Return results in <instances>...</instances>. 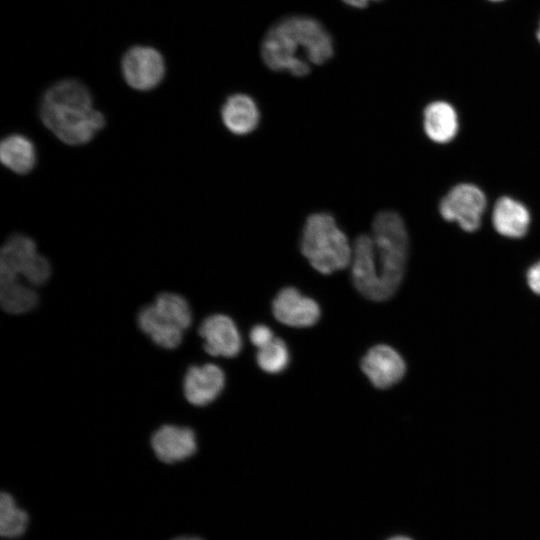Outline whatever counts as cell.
Returning <instances> with one entry per match:
<instances>
[{
	"instance_id": "cell-1",
	"label": "cell",
	"mask_w": 540,
	"mask_h": 540,
	"mask_svg": "<svg viewBox=\"0 0 540 540\" xmlns=\"http://www.w3.org/2000/svg\"><path fill=\"white\" fill-rule=\"evenodd\" d=\"M408 234L393 211L376 215L370 235L358 236L352 246L351 275L358 292L372 301H385L398 290L408 259Z\"/></svg>"
},
{
	"instance_id": "cell-2",
	"label": "cell",
	"mask_w": 540,
	"mask_h": 540,
	"mask_svg": "<svg viewBox=\"0 0 540 540\" xmlns=\"http://www.w3.org/2000/svg\"><path fill=\"white\" fill-rule=\"evenodd\" d=\"M333 48L330 34L317 20L294 16L280 21L268 31L261 55L271 70L304 76L310 71V64L328 61Z\"/></svg>"
},
{
	"instance_id": "cell-3",
	"label": "cell",
	"mask_w": 540,
	"mask_h": 540,
	"mask_svg": "<svg viewBox=\"0 0 540 540\" xmlns=\"http://www.w3.org/2000/svg\"><path fill=\"white\" fill-rule=\"evenodd\" d=\"M43 124L63 143L83 145L104 127V115L93 108L88 88L78 80L65 79L52 85L40 102Z\"/></svg>"
},
{
	"instance_id": "cell-4",
	"label": "cell",
	"mask_w": 540,
	"mask_h": 540,
	"mask_svg": "<svg viewBox=\"0 0 540 540\" xmlns=\"http://www.w3.org/2000/svg\"><path fill=\"white\" fill-rule=\"evenodd\" d=\"M300 249L310 265L322 274L334 273L351 264L352 246L328 213H314L307 218Z\"/></svg>"
},
{
	"instance_id": "cell-5",
	"label": "cell",
	"mask_w": 540,
	"mask_h": 540,
	"mask_svg": "<svg viewBox=\"0 0 540 540\" xmlns=\"http://www.w3.org/2000/svg\"><path fill=\"white\" fill-rule=\"evenodd\" d=\"M486 208V197L482 190L469 183L454 186L441 200L439 212L447 221H456L467 231H476Z\"/></svg>"
},
{
	"instance_id": "cell-6",
	"label": "cell",
	"mask_w": 540,
	"mask_h": 540,
	"mask_svg": "<svg viewBox=\"0 0 540 540\" xmlns=\"http://www.w3.org/2000/svg\"><path fill=\"white\" fill-rule=\"evenodd\" d=\"M122 75L133 89L148 91L157 87L165 75V62L159 51L148 46H134L123 56Z\"/></svg>"
},
{
	"instance_id": "cell-7",
	"label": "cell",
	"mask_w": 540,
	"mask_h": 540,
	"mask_svg": "<svg viewBox=\"0 0 540 540\" xmlns=\"http://www.w3.org/2000/svg\"><path fill=\"white\" fill-rule=\"evenodd\" d=\"M272 311L280 323L295 328L313 326L321 315L318 303L294 287H285L278 292Z\"/></svg>"
},
{
	"instance_id": "cell-8",
	"label": "cell",
	"mask_w": 540,
	"mask_h": 540,
	"mask_svg": "<svg viewBox=\"0 0 540 540\" xmlns=\"http://www.w3.org/2000/svg\"><path fill=\"white\" fill-rule=\"evenodd\" d=\"M199 335L204 340L205 351L212 356L232 358L242 348V339L234 321L224 314H213L199 326Z\"/></svg>"
},
{
	"instance_id": "cell-9",
	"label": "cell",
	"mask_w": 540,
	"mask_h": 540,
	"mask_svg": "<svg viewBox=\"0 0 540 540\" xmlns=\"http://www.w3.org/2000/svg\"><path fill=\"white\" fill-rule=\"evenodd\" d=\"M361 369L376 388L387 389L404 377L406 364L396 350L381 344L365 354L361 360Z\"/></svg>"
},
{
	"instance_id": "cell-10",
	"label": "cell",
	"mask_w": 540,
	"mask_h": 540,
	"mask_svg": "<svg viewBox=\"0 0 540 540\" xmlns=\"http://www.w3.org/2000/svg\"><path fill=\"white\" fill-rule=\"evenodd\" d=\"M151 446L160 461L173 464L195 454L197 439L194 431L188 427L166 424L153 433Z\"/></svg>"
},
{
	"instance_id": "cell-11",
	"label": "cell",
	"mask_w": 540,
	"mask_h": 540,
	"mask_svg": "<svg viewBox=\"0 0 540 540\" xmlns=\"http://www.w3.org/2000/svg\"><path fill=\"white\" fill-rule=\"evenodd\" d=\"M225 386V374L215 364L193 365L183 380L186 400L194 406H206L216 400Z\"/></svg>"
},
{
	"instance_id": "cell-12",
	"label": "cell",
	"mask_w": 540,
	"mask_h": 540,
	"mask_svg": "<svg viewBox=\"0 0 540 540\" xmlns=\"http://www.w3.org/2000/svg\"><path fill=\"white\" fill-rule=\"evenodd\" d=\"M36 253L32 238L24 234L12 235L0 253V284L20 280L22 269Z\"/></svg>"
},
{
	"instance_id": "cell-13",
	"label": "cell",
	"mask_w": 540,
	"mask_h": 540,
	"mask_svg": "<svg viewBox=\"0 0 540 540\" xmlns=\"http://www.w3.org/2000/svg\"><path fill=\"white\" fill-rule=\"evenodd\" d=\"M225 127L236 135H246L258 125L260 114L255 101L248 95L235 94L227 98L221 109Z\"/></svg>"
},
{
	"instance_id": "cell-14",
	"label": "cell",
	"mask_w": 540,
	"mask_h": 540,
	"mask_svg": "<svg viewBox=\"0 0 540 540\" xmlns=\"http://www.w3.org/2000/svg\"><path fill=\"white\" fill-rule=\"evenodd\" d=\"M492 222L499 234L520 238L528 231L530 214L522 203L504 196L498 199L494 206Z\"/></svg>"
},
{
	"instance_id": "cell-15",
	"label": "cell",
	"mask_w": 540,
	"mask_h": 540,
	"mask_svg": "<svg viewBox=\"0 0 540 540\" xmlns=\"http://www.w3.org/2000/svg\"><path fill=\"white\" fill-rule=\"evenodd\" d=\"M423 122L427 136L436 143L451 141L458 131L456 110L448 102L435 101L427 105Z\"/></svg>"
},
{
	"instance_id": "cell-16",
	"label": "cell",
	"mask_w": 540,
	"mask_h": 540,
	"mask_svg": "<svg viewBox=\"0 0 540 540\" xmlns=\"http://www.w3.org/2000/svg\"><path fill=\"white\" fill-rule=\"evenodd\" d=\"M137 324L143 333L162 348L174 349L183 340L184 331L163 319L152 304L140 309Z\"/></svg>"
},
{
	"instance_id": "cell-17",
	"label": "cell",
	"mask_w": 540,
	"mask_h": 540,
	"mask_svg": "<svg viewBox=\"0 0 540 540\" xmlns=\"http://www.w3.org/2000/svg\"><path fill=\"white\" fill-rule=\"evenodd\" d=\"M0 159L6 168L24 175L32 171L36 164V149L28 137L12 134L0 144Z\"/></svg>"
},
{
	"instance_id": "cell-18",
	"label": "cell",
	"mask_w": 540,
	"mask_h": 540,
	"mask_svg": "<svg viewBox=\"0 0 540 540\" xmlns=\"http://www.w3.org/2000/svg\"><path fill=\"white\" fill-rule=\"evenodd\" d=\"M0 286L1 306L7 313L23 314L31 311L38 303V294L28 283L16 280Z\"/></svg>"
},
{
	"instance_id": "cell-19",
	"label": "cell",
	"mask_w": 540,
	"mask_h": 540,
	"mask_svg": "<svg viewBox=\"0 0 540 540\" xmlns=\"http://www.w3.org/2000/svg\"><path fill=\"white\" fill-rule=\"evenodd\" d=\"M157 313L172 325L185 331L192 323V311L184 297L176 293L163 292L152 303Z\"/></svg>"
},
{
	"instance_id": "cell-20",
	"label": "cell",
	"mask_w": 540,
	"mask_h": 540,
	"mask_svg": "<svg viewBox=\"0 0 540 540\" xmlns=\"http://www.w3.org/2000/svg\"><path fill=\"white\" fill-rule=\"evenodd\" d=\"M29 524V515L19 507L14 497L8 492L0 495V535L3 538L22 536Z\"/></svg>"
},
{
	"instance_id": "cell-21",
	"label": "cell",
	"mask_w": 540,
	"mask_h": 540,
	"mask_svg": "<svg viewBox=\"0 0 540 540\" xmlns=\"http://www.w3.org/2000/svg\"><path fill=\"white\" fill-rule=\"evenodd\" d=\"M256 360L263 371L270 374L280 373L289 364L288 347L282 339L275 337L269 344L258 349Z\"/></svg>"
},
{
	"instance_id": "cell-22",
	"label": "cell",
	"mask_w": 540,
	"mask_h": 540,
	"mask_svg": "<svg viewBox=\"0 0 540 540\" xmlns=\"http://www.w3.org/2000/svg\"><path fill=\"white\" fill-rule=\"evenodd\" d=\"M50 274L51 265L48 259L36 253L22 269L21 277L31 286H40L47 282Z\"/></svg>"
},
{
	"instance_id": "cell-23",
	"label": "cell",
	"mask_w": 540,
	"mask_h": 540,
	"mask_svg": "<svg viewBox=\"0 0 540 540\" xmlns=\"http://www.w3.org/2000/svg\"><path fill=\"white\" fill-rule=\"evenodd\" d=\"M274 338L273 331L263 324L254 326L250 331V340L258 349L269 344Z\"/></svg>"
},
{
	"instance_id": "cell-24",
	"label": "cell",
	"mask_w": 540,
	"mask_h": 540,
	"mask_svg": "<svg viewBox=\"0 0 540 540\" xmlns=\"http://www.w3.org/2000/svg\"><path fill=\"white\" fill-rule=\"evenodd\" d=\"M529 288L540 295V261L529 268L526 275Z\"/></svg>"
},
{
	"instance_id": "cell-25",
	"label": "cell",
	"mask_w": 540,
	"mask_h": 540,
	"mask_svg": "<svg viewBox=\"0 0 540 540\" xmlns=\"http://www.w3.org/2000/svg\"><path fill=\"white\" fill-rule=\"evenodd\" d=\"M369 1L371 0H343L347 5L354 7V8H364L368 5ZM378 1V0H373Z\"/></svg>"
},
{
	"instance_id": "cell-26",
	"label": "cell",
	"mask_w": 540,
	"mask_h": 540,
	"mask_svg": "<svg viewBox=\"0 0 540 540\" xmlns=\"http://www.w3.org/2000/svg\"><path fill=\"white\" fill-rule=\"evenodd\" d=\"M169 540H203V539L198 537V536L181 535V536L173 537V538H171Z\"/></svg>"
},
{
	"instance_id": "cell-27",
	"label": "cell",
	"mask_w": 540,
	"mask_h": 540,
	"mask_svg": "<svg viewBox=\"0 0 540 540\" xmlns=\"http://www.w3.org/2000/svg\"><path fill=\"white\" fill-rule=\"evenodd\" d=\"M387 540H413V539L404 535H396V536L390 537Z\"/></svg>"
},
{
	"instance_id": "cell-28",
	"label": "cell",
	"mask_w": 540,
	"mask_h": 540,
	"mask_svg": "<svg viewBox=\"0 0 540 540\" xmlns=\"http://www.w3.org/2000/svg\"><path fill=\"white\" fill-rule=\"evenodd\" d=\"M537 38H538V40L540 42V23H539V28L537 30Z\"/></svg>"
},
{
	"instance_id": "cell-29",
	"label": "cell",
	"mask_w": 540,
	"mask_h": 540,
	"mask_svg": "<svg viewBox=\"0 0 540 540\" xmlns=\"http://www.w3.org/2000/svg\"><path fill=\"white\" fill-rule=\"evenodd\" d=\"M489 1L498 2V1H503V0H489Z\"/></svg>"
}]
</instances>
